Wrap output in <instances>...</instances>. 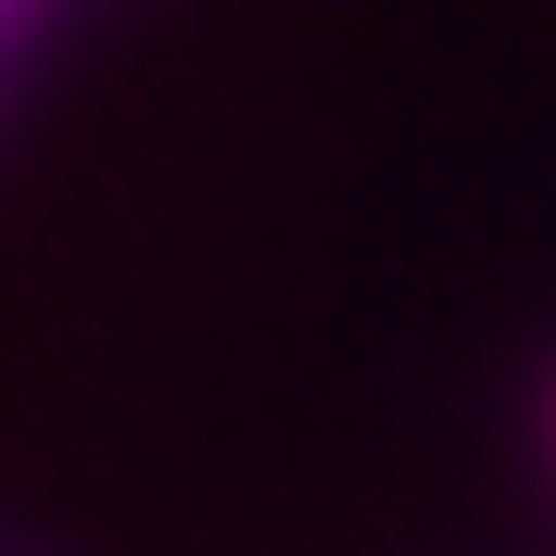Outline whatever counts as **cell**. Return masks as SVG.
<instances>
[{"mask_svg": "<svg viewBox=\"0 0 556 556\" xmlns=\"http://www.w3.org/2000/svg\"><path fill=\"white\" fill-rule=\"evenodd\" d=\"M544 445H556V383H544Z\"/></svg>", "mask_w": 556, "mask_h": 556, "instance_id": "cell-1", "label": "cell"}, {"mask_svg": "<svg viewBox=\"0 0 556 556\" xmlns=\"http://www.w3.org/2000/svg\"><path fill=\"white\" fill-rule=\"evenodd\" d=\"M13 13H38V0H13Z\"/></svg>", "mask_w": 556, "mask_h": 556, "instance_id": "cell-2", "label": "cell"}]
</instances>
